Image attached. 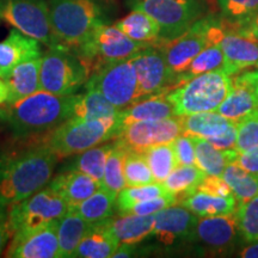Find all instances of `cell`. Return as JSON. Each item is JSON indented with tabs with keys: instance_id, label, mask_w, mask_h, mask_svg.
I'll return each mask as SVG.
<instances>
[{
	"instance_id": "cell-1",
	"label": "cell",
	"mask_w": 258,
	"mask_h": 258,
	"mask_svg": "<svg viewBox=\"0 0 258 258\" xmlns=\"http://www.w3.org/2000/svg\"><path fill=\"white\" fill-rule=\"evenodd\" d=\"M57 159L43 144L0 156V205L10 207L43 189Z\"/></svg>"
},
{
	"instance_id": "cell-46",
	"label": "cell",
	"mask_w": 258,
	"mask_h": 258,
	"mask_svg": "<svg viewBox=\"0 0 258 258\" xmlns=\"http://www.w3.org/2000/svg\"><path fill=\"white\" fill-rule=\"evenodd\" d=\"M198 190L200 191H205L208 194H213V195L224 196V198H230V196H234L233 191L230 188V185L225 182L222 177L218 176H207L201 183H200Z\"/></svg>"
},
{
	"instance_id": "cell-18",
	"label": "cell",
	"mask_w": 258,
	"mask_h": 258,
	"mask_svg": "<svg viewBox=\"0 0 258 258\" xmlns=\"http://www.w3.org/2000/svg\"><path fill=\"white\" fill-rule=\"evenodd\" d=\"M257 70L239 72L231 78L232 85L227 97L219 106L218 112L233 123H238L245 116L258 108L256 91Z\"/></svg>"
},
{
	"instance_id": "cell-41",
	"label": "cell",
	"mask_w": 258,
	"mask_h": 258,
	"mask_svg": "<svg viewBox=\"0 0 258 258\" xmlns=\"http://www.w3.org/2000/svg\"><path fill=\"white\" fill-rule=\"evenodd\" d=\"M238 227L246 241H258V195L250 201L240 203L235 211Z\"/></svg>"
},
{
	"instance_id": "cell-5",
	"label": "cell",
	"mask_w": 258,
	"mask_h": 258,
	"mask_svg": "<svg viewBox=\"0 0 258 258\" xmlns=\"http://www.w3.org/2000/svg\"><path fill=\"white\" fill-rule=\"evenodd\" d=\"M231 76L224 70L200 74L167 92L177 116L215 111L231 90Z\"/></svg>"
},
{
	"instance_id": "cell-8",
	"label": "cell",
	"mask_w": 258,
	"mask_h": 258,
	"mask_svg": "<svg viewBox=\"0 0 258 258\" xmlns=\"http://www.w3.org/2000/svg\"><path fill=\"white\" fill-rule=\"evenodd\" d=\"M134 56L97 67L85 84V89L99 91L118 110L127 108L139 99Z\"/></svg>"
},
{
	"instance_id": "cell-29",
	"label": "cell",
	"mask_w": 258,
	"mask_h": 258,
	"mask_svg": "<svg viewBox=\"0 0 258 258\" xmlns=\"http://www.w3.org/2000/svg\"><path fill=\"white\" fill-rule=\"evenodd\" d=\"M182 205L191 211L199 218L215 217V215L232 214L237 211L235 196L224 198L196 190L182 201Z\"/></svg>"
},
{
	"instance_id": "cell-25",
	"label": "cell",
	"mask_w": 258,
	"mask_h": 258,
	"mask_svg": "<svg viewBox=\"0 0 258 258\" xmlns=\"http://www.w3.org/2000/svg\"><path fill=\"white\" fill-rule=\"evenodd\" d=\"M109 222L120 244L137 245L153 233L156 215L122 213L120 217L109 218Z\"/></svg>"
},
{
	"instance_id": "cell-2",
	"label": "cell",
	"mask_w": 258,
	"mask_h": 258,
	"mask_svg": "<svg viewBox=\"0 0 258 258\" xmlns=\"http://www.w3.org/2000/svg\"><path fill=\"white\" fill-rule=\"evenodd\" d=\"M77 95L56 96L43 90L10 103L5 120L16 137L50 132L72 117Z\"/></svg>"
},
{
	"instance_id": "cell-44",
	"label": "cell",
	"mask_w": 258,
	"mask_h": 258,
	"mask_svg": "<svg viewBox=\"0 0 258 258\" xmlns=\"http://www.w3.org/2000/svg\"><path fill=\"white\" fill-rule=\"evenodd\" d=\"M178 202V200L172 194H167V195L159 196V198L146 200V201L139 202L131 207L127 212L128 214H137V215H152L156 213L163 211L164 208L170 207V206L175 205Z\"/></svg>"
},
{
	"instance_id": "cell-3",
	"label": "cell",
	"mask_w": 258,
	"mask_h": 258,
	"mask_svg": "<svg viewBox=\"0 0 258 258\" xmlns=\"http://www.w3.org/2000/svg\"><path fill=\"white\" fill-rule=\"evenodd\" d=\"M54 34L64 48L78 49L104 24V14L97 0H48Z\"/></svg>"
},
{
	"instance_id": "cell-4",
	"label": "cell",
	"mask_w": 258,
	"mask_h": 258,
	"mask_svg": "<svg viewBox=\"0 0 258 258\" xmlns=\"http://www.w3.org/2000/svg\"><path fill=\"white\" fill-rule=\"evenodd\" d=\"M117 116L98 120L71 118L50 131L42 144L57 158L79 154L116 138L118 132Z\"/></svg>"
},
{
	"instance_id": "cell-49",
	"label": "cell",
	"mask_w": 258,
	"mask_h": 258,
	"mask_svg": "<svg viewBox=\"0 0 258 258\" xmlns=\"http://www.w3.org/2000/svg\"><path fill=\"white\" fill-rule=\"evenodd\" d=\"M11 237L9 227V211L6 206L0 205V256L4 252L8 241Z\"/></svg>"
},
{
	"instance_id": "cell-23",
	"label": "cell",
	"mask_w": 258,
	"mask_h": 258,
	"mask_svg": "<svg viewBox=\"0 0 258 258\" xmlns=\"http://www.w3.org/2000/svg\"><path fill=\"white\" fill-rule=\"evenodd\" d=\"M120 241L115 237L109 219L91 224L78 247L74 251V258H108L112 257Z\"/></svg>"
},
{
	"instance_id": "cell-19",
	"label": "cell",
	"mask_w": 258,
	"mask_h": 258,
	"mask_svg": "<svg viewBox=\"0 0 258 258\" xmlns=\"http://www.w3.org/2000/svg\"><path fill=\"white\" fill-rule=\"evenodd\" d=\"M238 233L240 234L235 213L202 217L196 224L192 240H198L212 250L222 251L228 250L234 244Z\"/></svg>"
},
{
	"instance_id": "cell-43",
	"label": "cell",
	"mask_w": 258,
	"mask_h": 258,
	"mask_svg": "<svg viewBox=\"0 0 258 258\" xmlns=\"http://www.w3.org/2000/svg\"><path fill=\"white\" fill-rule=\"evenodd\" d=\"M222 15L231 22H249L258 12V0H218Z\"/></svg>"
},
{
	"instance_id": "cell-13",
	"label": "cell",
	"mask_w": 258,
	"mask_h": 258,
	"mask_svg": "<svg viewBox=\"0 0 258 258\" xmlns=\"http://www.w3.org/2000/svg\"><path fill=\"white\" fill-rule=\"evenodd\" d=\"M224 36L220 46L224 51V70L228 76L258 67V38L250 31L247 22H222Z\"/></svg>"
},
{
	"instance_id": "cell-38",
	"label": "cell",
	"mask_w": 258,
	"mask_h": 258,
	"mask_svg": "<svg viewBox=\"0 0 258 258\" xmlns=\"http://www.w3.org/2000/svg\"><path fill=\"white\" fill-rule=\"evenodd\" d=\"M224 63L225 56L220 44H209L191 61L185 72L177 80V85L194 78V77L200 76V74L222 70Z\"/></svg>"
},
{
	"instance_id": "cell-45",
	"label": "cell",
	"mask_w": 258,
	"mask_h": 258,
	"mask_svg": "<svg viewBox=\"0 0 258 258\" xmlns=\"http://www.w3.org/2000/svg\"><path fill=\"white\" fill-rule=\"evenodd\" d=\"M178 165H196L195 145L191 135L180 134L172 143Z\"/></svg>"
},
{
	"instance_id": "cell-35",
	"label": "cell",
	"mask_w": 258,
	"mask_h": 258,
	"mask_svg": "<svg viewBox=\"0 0 258 258\" xmlns=\"http://www.w3.org/2000/svg\"><path fill=\"white\" fill-rule=\"evenodd\" d=\"M127 150L128 148L120 140H116L105 163L102 185L116 195H118L121 190L127 188L124 175V159Z\"/></svg>"
},
{
	"instance_id": "cell-56",
	"label": "cell",
	"mask_w": 258,
	"mask_h": 258,
	"mask_svg": "<svg viewBox=\"0 0 258 258\" xmlns=\"http://www.w3.org/2000/svg\"><path fill=\"white\" fill-rule=\"evenodd\" d=\"M0 77H2V78H4V74H3L2 71H0Z\"/></svg>"
},
{
	"instance_id": "cell-34",
	"label": "cell",
	"mask_w": 258,
	"mask_h": 258,
	"mask_svg": "<svg viewBox=\"0 0 258 258\" xmlns=\"http://www.w3.org/2000/svg\"><path fill=\"white\" fill-rule=\"evenodd\" d=\"M221 177L230 185L239 205L258 195V175L241 169L235 161L226 166Z\"/></svg>"
},
{
	"instance_id": "cell-12",
	"label": "cell",
	"mask_w": 258,
	"mask_h": 258,
	"mask_svg": "<svg viewBox=\"0 0 258 258\" xmlns=\"http://www.w3.org/2000/svg\"><path fill=\"white\" fill-rule=\"evenodd\" d=\"M213 19H214L213 17L199 19L178 37L169 41L159 40L157 42L158 46L163 50L167 66L175 76V86L177 85V80L185 72L191 61L211 44L209 28L213 23Z\"/></svg>"
},
{
	"instance_id": "cell-21",
	"label": "cell",
	"mask_w": 258,
	"mask_h": 258,
	"mask_svg": "<svg viewBox=\"0 0 258 258\" xmlns=\"http://www.w3.org/2000/svg\"><path fill=\"white\" fill-rule=\"evenodd\" d=\"M66 201L70 208H74L102 186V183L86 173L69 170L54 177L48 184Z\"/></svg>"
},
{
	"instance_id": "cell-17",
	"label": "cell",
	"mask_w": 258,
	"mask_h": 258,
	"mask_svg": "<svg viewBox=\"0 0 258 258\" xmlns=\"http://www.w3.org/2000/svg\"><path fill=\"white\" fill-rule=\"evenodd\" d=\"M154 237L160 244L170 246L177 241L192 240L199 217L183 205H172L156 213Z\"/></svg>"
},
{
	"instance_id": "cell-28",
	"label": "cell",
	"mask_w": 258,
	"mask_h": 258,
	"mask_svg": "<svg viewBox=\"0 0 258 258\" xmlns=\"http://www.w3.org/2000/svg\"><path fill=\"white\" fill-rule=\"evenodd\" d=\"M90 226L91 224L80 217L74 208H70L66 214L57 220V237L61 258L73 257L74 251L89 231Z\"/></svg>"
},
{
	"instance_id": "cell-30",
	"label": "cell",
	"mask_w": 258,
	"mask_h": 258,
	"mask_svg": "<svg viewBox=\"0 0 258 258\" xmlns=\"http://www.w3.org/2000/svg\"><path fill=\"white\" fill-rule=\"evenodd\" d=\"M118 112L120 110L114 104H111L101 92L93 89H86V93L77 95L71 118L98 120V118L115 117Z\"/></svg>"
},
{
	"instance_id": "cell-52",
	"label": "cell",
	"mask_w": 258,
	"mask_h": 258,
	"mask_svg": "<svg viewBox=\"0 0 258 258\" xmlns=\"http://www.w3.org/2000/svg\"><path fill=\"white\" fill-rule=\"evenodd\" d=\"M9 99V86L4 78L0 77V105L4 104Z\"/></svg>"
},
{
	"instance_id": "cell-39",
	"label": "cell",
	"mask_w": 258,
	"mask_h": 258,
	"mask_svg": "<svg viewBox=\"0 0 258 258\" xmlns=\"http://www.w3.org/2000/svg\"><path fill=\"white\" fill-rule=\"evenodd\" d=\"M167 194L170 192L165 189L163 183L159 182L128 186V188H124L118 192L117 199H116V208L120 213H125L129 208L133 207L139 202L159 198V196L167 195Z\"/></svg>"
},
{
	"instance_id": "cell-7",
	"label": "cell",
	"mask_w": 258,
	"mask_h": 258,
	"mask_svg": "<svg viewBox=\"0 0 258 258\" xmlns=\"http://www.w3.org/2000/svg\"><path fill=\"white\" fill-rule=\"evenodd\" d=\"M70 207L50 186L9 207V227L11 235L18 232L34 231L59 220Z\"/></svg>"
},
{
	"instance_id": "cell-10",
	"label": "cell",
	"mask_w": 258,
	"mask_h": 258,
	"mask_svg": "<svg viewBox=\"0 0 258 258\" xmlns=\"http://www.w3.org/2000/svg\"><path fill=\"white\" fill-rule=\"evenodd\" d=\"M129 4L159 24L163 41L173 40L185 32L199 21L203 11L200 0H131Z\"/></svg>"
},
{
	"instance_id": "cell-33",
	"label": "cell",
	"mask_w": 258,
	"mask_h": 258,
	"mask_svg": "<svg viewBox=\"0 0 258 258\" xmlns=\"http://www.w3.org/2000/svg\"><path fill=\"white\" fill-rule=\"evenodd\" d=\"M116 194L102 185L95 194L74 207V209L90 224H96L111 218L112 211L116 206Z\"/></svg>"
},
{
	"instance_id": "cell-26",
	"label": "cell",
	"mask_w": 258,
	"mask_h": 258,
	"mask_svg": "<svg viewBox=\"0 0 258 258\" xmlns=\"http://www.w3.org/2000/svg\"><path fill=\"white\" fill-rule=\"evenodd\" d=\"M182 124L183 134L211 140L224 135L235 123L227 120L219 112L205 111L182 116Z\"/></svg>"
},
{
	"instance_id": "cell-24",
	"label": "cell",
	"mask_w": 258,
	"mask_h": 258,
	"mask_svg": "<svg viewBox=\"0 0 258 258\" xmlns=\"http://www.w3.org/2000/svg\"><path fill=\"white\" fill-rule=\"evenodd\" d=\"M41 61L42 57L25 61L5 74L4 79L9 86V104L40 91Z\"/></svg>"
},
{
	"instance_id": "cell-6",
	"label": "cell",
	"mask_w": 258,
	"mask_h": 258,
	"mask_svg": "<svg viewBox=\"0 0 258 258\" xmlns=\"http://www.w3.org/2000/svg\"><path fill=\"white\" fill-rule=\"evenodd\" d=\"M91 73L88 61L69 48H49L41 61V90L56 96L74 95Z\"/></svg>"
},
{
	"instance_id": "cell-32",
	"label": "cell",
	"mask_w": 258,
	"mask_h": 258,
	"mask_svg": "<svg viewBox=\"0 0 258 258\" xmlns=\"http://www.w3.org/2000/svg\"><path fill=\"white\" fill-rule=\"evenodd\" d=\"M206 173L198 165H178L163 182L165 189L177 200H184L198 190Z\"/></svg>"
},
{
	"instance_id": "cell-31",
	"label": "cell",
	"mask_w": 258,
	"mask_h": 258,
	"mask_svg": "<svg viewBox=\"0 0 258 258\" xmlns=\"http://www.w3.org/2000/svg\"><path fill=\"white\" fill-rule=\"evenodd\" d=\"M115 27L134 41L153 44L160 40L159 24L151 16L139 10H133L116 22Z\"/></svg>"
},
{
	"instance_id": "cell-50",
	"label": "cell",
	"mask_w": 258,
	"mask_h": 258,
	"mask_svg": "<svg viewBox=\"0 0 258 258\" xmlns=\"http://www.w3.org/2000/svg\"><path fill=\"white\" fill-rule=\"evenodd\" d=\"M134 246L135 245H131V244H120L118 245L117 250L115 251L114 254H112V257L114 258L131 257L134 252Z\"/></svg>"
},
{
	"instance_id": "cell-51",
	"label": "cell",
	"mask_w": 258,
	"mask_h": 258,
	"mask_svg": "<svg viewBox=\"0 0 258 258\" xmlns=\"http://www.w3.org/2000/svg\"><path fill=\"white\" fill-rule=\"evenodd\" d=\"M240 256L244 258H258V241H252V244L244 247Z\"/></svg>"
},
{
	"instance_id": "cell-22",
	"label": "cell",
	"mask_w": 258,
	"mask_h": 258,
	"mask_svg": "<svg viewBox=\"0 0 258 258\" xmlns=\"http://www.w3.org/2000/svg\"><path fill=\"white\" fill-rule=\"evenodd\" d=\"M41 57V47L36 38L12 29L9 36L0 42V71L5 74L17 64Z\"/></svg>"
},
{
	"instance_id": "cell-40",
	"label": "cell",
	"mask_w": 258,
	"mask_h": 258,
	"mask_svg": "<svg viewBox=\"0 0 258 258\" xmlns=\"http://www.w3.org/2000/svg\"><path fill=\"white\" fill-rule=\"evenodd\" d=\"M124 175L127 186L143 185L156 182L144 153L128 148L124 159Z\"/></svg>"
},
{
	"instance_id": "cell-54",
	"label": "cell",
	"mask_w": 258,
	"mask_h": 258,
	"mask_svg": "<svg viewBox=\"0 0 258 258\" xmlns=\"http://www.w3.org/2000/svg\"><path fill=\"white\" fill-rule=\"evenodd\" d=\"M5 120V109L0 108V123H2V121Z\"/></svg>"
},
{
	"instance_id": "cell-20",
	"label": "cell",
	"mask_w": 258,
	"mask_h": 258,
	"mask_svg": "<svg viewBox=\"0 0 258 258\" xmlns=\"http://www.w3.org/2000/svg\"><path fill=\"white\" fill-rule=\"evenodd\" d=\"M175 116H177L175 108L167 97V91L145 96L134 101L127 108L122 109L118 112V132L125 125L134 123V122L164 120V118L175 117Z\"/></svg>"
},
{
	"instance_id": "cell-55",
	"label": "cell",
	"mask_w": 258,
	"mask_h": 258,
	"mask_svg": "<svg viewBox=\"0 0 258 258\" xmlns=\"http://www.w3.org/2000/svg\"><path fill=\"white\" fill-rule=\"evenodd\" d=\"M256 91L258 96V67H257V79H256Z\"/></svg>"
},
{
	"instance_id": "cell-48",
	"label": "cell",
	"mask_w": 258,
	"mask_h": 258,
	"mask_svg": "<svg viewBox=\"0 0 258 258\" xmlns=\"http://www.w3.org/2000/svg\"><path fill=\"white\" fill-rule=\"evenodd\" d=\"M209 143L214 145L219 150H235V141H237V125H233L230 131L226 132L221 137L211 139Z\"/></svg>"
},
{
	"instance_id": "cell-15",
	"label": "cell",
	"mask_w": 258,
	"mask_h": 258,
	"mask_svg": "<svg viewBox=\"0 0 258 258\" xmlns=\"http://www.w3.org/2000/svg\"><path fill=\"white\" fill-rule=\"evenodd\" d=\"M138 77L139 98L158 92H169L175 86V76L167 66L163 50L150 44L134 56Z\"/></svg>"
},
{
	"instance_id": "cell-36",
	"label": "cell",
	"mask_w": 258,
	"mask_h": 258,
	"mask_svg": "<svg viewBox=\"0 0 258 258\" xmlns=\"http://www.w3.org/2000/svg\"><path fill=\"white\" fill-rule=\"evenodd\" d=\"M112 145L114 143L98 145V146L89 148V150L79 153L70 170L80 171V172L86 173V175L102 183L103 178H104L105 163L112 148Z\"/></svg>"
},
{
	"instance_id": "cell-42",
	"label": "cell",
	"mask_w": 258,
	"mask_h": 258,
	"mask_svg": "<svg viewBox=\"0 0 258 258\" xmlns=\"http://www.w3.org/2000/svg\"><path fill=\"white\" fill-rule=\"evenodd\" d=\"M237 125V141L235 150L238 152L258 147V108L245 116Z\"/></svg>"
},
{
	"instance_id": "cell-11",
	"label": "cell",
	"mask_w": 258,
	"mask_h": 258,
	"mask_svg": "<svg viewBox=\"0 0 258 258\" xmlns=\"http://www.w3.org/2000/svg\"><path fill=\"white\" fill-rule=\"evenodd\" d=\"M148 46L150 43L132 40L115 25L104 23L96 28L91 37L76 49V53L88 61L93 71L104 63L137 55Z\"/></svg>"
},
{
	"instance_id": "cell-16",
	"label": "cell",
	"mask_w": 258,
	"mask_h": 258,
	"mask_svg": "<svg viewBox=\"0 0 258 258\" xmlns=\"http://www.w3.org/2000/svg\"><path fill=\"white\" fill-rule=\"evenodd\" d=\"M10 258H61L57 220L34 231L12 234L6 250Z\"/></svg>"
},
{
	"instance_id": "cell-9",
	"label": "cell",
	"mask_w": 258,
	"mask_h": 258,
	"mask_svg": "<svg viewBox=\"0 0 258 258\" xmlns=\"http://www.w3.org/2000/svg\"><path fill=\"white\" fill-rule=\"evenodd\" d=\"M0 18L48 48H64L51 28L46 0H0Z\"/></svg>"
},
{
	"instance_id": "cell-53",
	"label": "cell",
	"mask_w": 258,
	"mask_h": 258,
	"mask_svg": "<svg viewBox=\"0 0 258 258\" xmlns=\"http://www.w3.org/2000/svg\"><path fill=\"white\" fill-rule=\"evenodd\" d=\"M247 25H249L250 31L258 38V12L250 19L249 22H247Z\"/></svg>"
},
{
	"instance_id": "cell-37",
	"label": "cell",
	"mask_w": 258,
	"mask_h": 258,
	"mask_svg": "<svg viewBox=\"0 0 258 258\" xmlns=\"http://www.w3.org/2000/svg\"><path fill=\"white\" fill-rule=\"evenodd\" d=\"M143 153L156 182L163 183L178 166L172 143L148 147L147 150L143 151Z\"/></svg>"
},
{
	"instance_id": "cell-47",
	"label": "cell",
	"mask_w": 258,
	"mask_h": 258,
	"mask_svg": "<svg viewBox=\"0 0 258 258\" xmlns=\"http://www.w3.org/2000/svg\"><path fill=\"white\" fill-rule=\"evenodd\" d=\"M235 163L247 172L258 175V147L251 148L244 152H238Z\"/></svg>"
},
{
	"instance_id": "cell-27",
	"label": "cell",
	"mask_w": 258,
	"mask_h": 258,
	"mask_svg": "<svg viewBox=\"0 0 258 258\" xmlns=\"http://www.w3.org/2000/svg\"><path fill=\"white\" fill-rule=\"evenodd\" d=\"M195 145L196 165L207 176L221 177L228 164L237 160V150H219L207 139L192 137Z\"/></svg>"
},
{
	"instance_id": "cell-14",
	"label": "cell",
	"mask_w": 258,
	"mask_h": 258,
	"mask_svg": "<svg viewBox=\"0 0 258 258\" xmlns=\"http://www.w3.org/2000/svg\"><path fill=\"white\" fill-rule=\"evenodd\" d=\"M182 133V116H175L164 120L134 122L122 128L116 139L127 148L143 152L148 147L173 143Z\"/></svg>"
}]
</instances>
